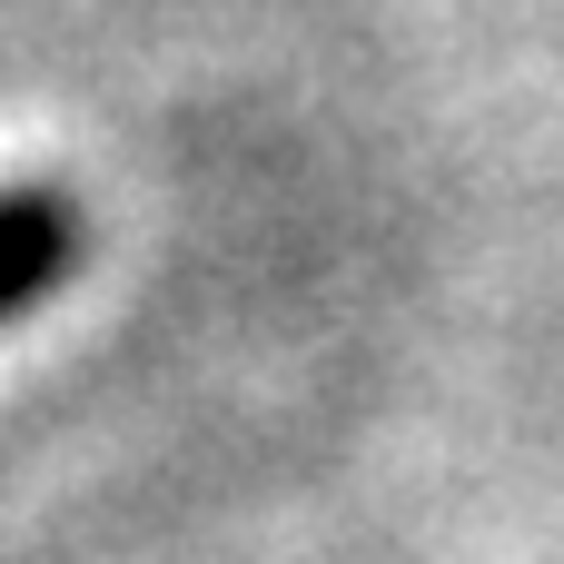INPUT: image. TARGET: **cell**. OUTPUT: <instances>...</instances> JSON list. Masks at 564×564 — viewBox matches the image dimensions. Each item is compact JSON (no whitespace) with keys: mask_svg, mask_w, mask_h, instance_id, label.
Instances as JSON below:
<instances>
[{"mask_svg":"<svg viewBox=\"0 0 564 564\" xmlns=\"http://www.w3.org/2000/svg\"><path fill=\"white\" fill-rule=\"evenodd\" d=\"M79 248V218L50 188H0V317H20Z\"/></svg>","mask_w":564,"mask_h":564,"instance_id":"obj_1","label":"cell"}]
</instances>
